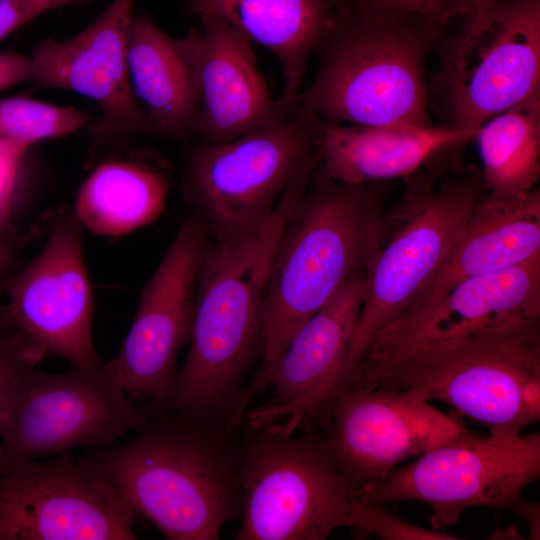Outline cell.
I'll return each mask as SVG.
<instances>
[{"label":"cell","instance_id":"cell-3","mask_svg":"<svg viewBox=\"0 0 540 540\" xmlns=\"http://www.w3.org/2000/svg\"><path fill=\"white\" fill-rule=\"evenodd\" d=\"M443 29L415 14L341 0L317 50L316 75L295 109L333 124L433 126L426 63Z\"/></svg>","mask_w":540,"mask_h":540},{"label":"cell","instance_id":"cell-24","mask_svg":"<svg viewBox=\"0 0 540 540\" xmlns=\"http://www.w3.org/2000/svg\"><path fill=\"white\" fill-rule=\"evenodd\" d=\"M168 182L141 163L107 161L83 183L75 204L81 225L104 236H120L155 221L165 207Z\"/></svg>","mask_w":540,"mask_h":540},{"label":"cell","instance_id":"cell-32","mask_svg":"<svg viewBox=\"0 0 540 540\" xmlns=\"http://www.w3.org/2000/svg\"><path fill=\"white\" fill-rule=\"evenodd\" d=\"M36 16L31 0H0V41Z\"/></svg>","mask_w":540,"mask_h":540},{"label":"cell","instance_id":"cell-19","mask_svg":"<svg viewBox=\"0 0 540 540\" xmlns=\"http://www.w3.org/2000/svg\"><path fill=\"white\" fill-rule=\"evenodd\" d=\"M193 29L200 87L194 134L218 144L287 120L292 113L273 99L250 41L228 24L199 19Z\"/></svg>","mask_w":540,"mask_h":540},{"label":"cell","instance_id":"cell-7","mask_svg":"<svg viewBox=\"0 0 540 540\" xmlns=\"http://www.w3.org/2000/svg\"><path fill=\"white\" fill-rule=\"evenodd\" d=\"M238 458V540H323L355 503L357 487L336 464L325 434L254 429Z\"/></svg>","mask_w":540,"mask_h":540},{"label":"cell","instance_id":"cell-29","mask_svg":"<svg viewBox=\"0 0 540 540\" xmlns=\"http://www.w3.org/2000/svg\"><path fill=\"white\" fill-rule=\"evenodd\" d=\"M31 146L0 138V236L17 235L12 222L20 169L25 153Z\"/></svg>","mask_w":540,"mask_h":540},{"label":"cell","instance_id":"cell-12","mask_svg":"<svg viewBox=\"0 0 540 540\" xmlns=\"http://www.w3.org/2000/svg\"><path fill=\"white\" fill-rule=\"evenodd\" d=\"M136 515L68 451L0 473V540H136Z\"/></svg>","mask_w":540,"mask_h":540},{"label":"cell","instance_id":"cell-18","mask_svg":"<svg viewBox=\"0 0 540 540\" xmlns=\"http://www.w3.org/2000/svg\"><path fill=\"white\" fill-rule=\"evenodd\" d=\"M539 319L540 257L464 280L395 320L375 337L351 380L425 345Z\"/></svg>","mask_w":540,"mask_h":540},{"label":"cell","instance_id":"cell-26","mask_svg":"<svg viewBox=\"0 0 540 540\" xmlns=\"http://www.w3.org/2000/svg\"><path fill=\"white\" fill-rule=\"evenodd\" d=\"M90 117L74 107L58 106L27 97L0 100V138L27 144L72 134Z\"/></svg>","mask_w":540,"mask_h":540},{"label":"cell","instance_id":"cell-33","mask_svg":"<svg viewBox=\"0 0 540 540\" xmlns=\"http://www.w3.org/2000/svg\"><path fill=\"white\" fill-rule=\"evenodd\" d=\"M30 79V57L15 52L0 53V91Z\"/></svg>","mask_w":540,"mask_h":540},{"label":"cell","instance_id":"cell-13","mask_svg":"<svg viewBox=\"0 0 540 540\" xmlns=\"http://www.w3.org/2000/svg\"><path fill=\"white\" fill-rule=\"evenodd\" d=\"M208 225L188 214L144 285L136 315L118 355L110 363L133 398L164 404L176 375L180 348L188 343Z\"/></svg>","mask_w":540,"mask_h":540},{"label":"cell","instance_id":"cell-20","mask_svg":"<svg viewBox=\"0 0 540 540\" xmlns=\"http://www.w3.org/2000/svg\"><path fill=\"white\" fill-rule=\"evenodd\" d=\"M477 129L364 127L321 120L315 180L370 184L407 178L434 156L473 140Z\"/></svg>","mask_w":540,"mask_h":540},{"label":"cell","instance_id":"cell-1","mask_svg":"<svg viewBox=\"0 0 540 540\" xmlns=\"http://www.w3.org/2000/svg\"><path fill=\"white\" fill-rule=\"evenodd\" d=\"M387 182L315 180L293 202L270 268L261 324V363L233 414L269 387L275 366L300 328L367 267L376 246Z\"/></svg>","mask_w":540,"mask_h":540},{"label":"cell","instance_id":"cell-9","mask_svg":"<svg viewBox=\"0 0 540 540\" xmlns=\"http://www.w3.org/2000/svg\"><path fill=\"white\" fill-rule=\"evenodd\" d=\"M320 123L295 109L282 123L194 151L185 189L215 236L266 219L298 178L314 173L321 157Z\"/></svg>","mask_w":540,"mask_h":540},{"label":"cell","instance_id":"cell-17","mask_svg":"<svg viewBox=\"0 0 540 540\" xmlns=\"http://www.w3.org/2000/svg\"><path fill=\"white\" fill-rule=\"evenodd\" d=\"M366 292V273L347 281L295 332L275 366L272 398L248 409L252 429L276 427L291 433L306 419L324 423L342 371Z\"/></svg>","mask_w":540,"mask_h":540},{"label":"cell","instance_id":"cell-25","mask_svg":"<svg viewBox=\"0 0 540 540\" xmlns=\"http://www.w3.org/2000/svg\"><path fill=\"white\" fill-rule=\"evenodd\" d=\"M474 139L489 194L519 195L536 188L540 177V89L479 126Z\"/></svg>","mask_w":540,"mask_h":540},{"label":"cell","instance_id":"cell-14","mask_svg":"<svg viewBox=\"0 0 540 540\" xmlns=\"http://www.w3.org/2000/svg\"><path fill=\"white\" fill-rule=\"evenodd\" d=\"M5 310L45 352L88 370L102 360L93 344V291L75 212L57 213L41 251L6 282Z\"/></svg>","mask_w":540,"mask_h":540},{"label":"cell","instance_id":"cell-34","mask_svg":"<svg viewBox=\"0 0 540 540\" xmlns=\"http://www.w3.org/2000/svg\"><path fill=\"white\" fill-rule=\"evenodd\" d=\"M500 0H448L440 16V24L445 25L453 18L474 15Z\"/></svg>","mask_w":540,"mask_h":540},{"label":"cell","instance_id":"cell-28","mask_svg":"<svg viewBox=\"0 0 540 540\" xmlns=\"http://www.w3.org/2000/svg\"><path fill=\"white\" fill-rule=\"evenodd\" d=\"M45 350L26 336L11 320L4 304H0V405L14 376L23 368L36 366ZM3 448L0 440V471Z\"/></svg>","mask_w":540,"mask_h":540},{"label":"cell","instance_id":"cell-6","mask_svg":"<svg viewBox=\"0 0 540 540\" xmlns=\"http://www.w3.org/2000/svg\"><path fill=\"white\" fill-rule=\"evenodd\" d=\"M484 190L476 173L439 186L424 175L407 177L401 199L382 220L337 393L349 384L378 333L408 313L444 268Z\"/></svg>","mask_w":540,"mask_h":540},{"label":"cell","instance_id":"cell-35","mask_svg":"<svg viewBox=\"0 0 540 540\" xmlns=\"http://www.w3.org/2000/svg\"><path fill=\"white\" fill-rule=\"evenodd\" d=\"M510 511L517 517L525 520L528 524V538L531 540L540 539V503L529 502L521 498L516 501L510 508Z\"/></svg>","mask_w":540,"mask_h":540},{"label":"cell","instance_id":"cell-22","mask_svg":"<svg viewBox=\"0 0 540 540\" xmlns=\"http://www.w3.org/2000/svg\"><path fill=\"white\" fill-rule=\"evenodd\" d=\"M538 257L540 190L511 196L482 195L444 268L409 312L433 302L464 280Z\"/></svg>","mask_w":540,"mask_h":540},{"label":"cell","instance_id":"cell-5","mask_svg":"<svg viewBox=\"0 0 540 540\" xmlns=\"http://www.w3.org/2000/svg\"><path fill=\"white\" fill-rule=\"evenodd\" d=\"M347 387L438 400L494 438H515L540 420V319L416 348L358 373Z\"/></svg>","mask_w":540,"mask_h":540},{"label":"cell","instance_id":"cell-4","mask_svg":"<svg viewBox=\"0 0 540 540\" xmlns=\"http://www.w3.org/2000/svg\"><path fill=\"white\" fill-rule=\"evenodd\" d=\"M146 414L132 440L93 448L78 463L166 539H219L224 524L241 512L238 459L200 423L156 406Z\"/></svg>","mask_w":540,"mask_h":540},{"label":"cell","instance_id":"cell-2","mask_svg":"<svg viewBox=\"0 0 540 540\" xmlns=\"http://www.w3.org/2000/svg\"><path fill=\"white\" fill-rule=\"evenodd\" d=\"M303 188L293 183L266 219L206 243L188 354L159 408L203 424L231 400L235 406L244 375L260 349L272 259Z\"/></svg>","mask_w":540,"mask_h":540},{"label":"cell","instance_id":"cell-8","mask_svg":"<svg viewBox=\"0 0 540 540\" xmlns=\"http://www.w3.org/2000/svg\"><path fill=\"white\" fill-rule=\"evenodd\" d=\"M110 363L88 370L46 373L21 369L0 405L1 471L75 447H108L139 432L146 411L135 407Z\"/></svg>","mask_w":540,"mask_h":540},{"label":"cell","instance_id":"cell-16","mask_svg":"<svg viewBox=\"0 0 540 540\" xmlns=\"http://www.w3.org/2000/svg\"><path fill=\"white\" fill-rule=\"evenodd\" d=\"M135 0H112L76 35L44 39L31 53V79L40 88L75 92L101 111L92 126L97 140L158 134L131 88L127 63L128 30Z\"/></svg>","mask_w":540,"mask_h":540},{"label":"cell","instance_id":"cell-11","mask_svg":"<svg viewBox=\"0 0 540 540\" xmlns=\"http://www.w3.org/2000/svg\"><path fill=\"white\" fill-rule=\"evenodd\" d=\"M540 477V433L502 440L465 430L396 467L385 478L358 488L357 501H420L429 523L441 530L472 507L508 509Z\"/></svg>","mask_w":540,"mask_h":540},{"label":"cell","instance_id":"cell-10","mask_svg":"<svg viewBox=\"0 0 540 540\" xmlns=\"http://www.w3.org/2000/svg\"><path fill=\"white\" fill-rule=\"evenodd\" d=\"M441 43L442 125L478 128L540 89V0H500Z\"/></svg>","mask_w":540,"mask_h":540},{"label":"cell","instance_id":"cell-30","mask_svg":"<svg viewBox=\"0 0 540 540\" xmlns=\"http://www.w3.org/2000/svg\"><path fill=\"white\" fill-rule=\"evenodd\" d=\"M363 6L415 14L440 24L448 0H355ZM441 25V24H440ZM443 26V25H441Z\"/></svg>","mask_w":540,"mask_h":540},{"label":"cell","instance_id":"cell-27","mask_svg":"<svg viewBox=\"0 0 540 540\" xmlns=\"http://www.w3.org/2000/svg\"><path fill=\"white\" fill-rule=\"evenodd\" d=\"M344 527L352 528L383 540H458L459 537L441 530L414 525L382 503L355 501L349 510Z\"/></svg>","mask_w":540,"mask_h":540},{"label":"cell","instance_id":"cell-37","mask_svg":"<svg viewBox=\"0 0 540 540\" xmlns=\"http://www.w3.org/2000/svg\"><path fill=\"white\" fill-rule=\"evenodd\" d=\"M492 536L494 537H490V539H495L499 536H502L500 537L501 539H523L515 526L507 527L505 531L503 529H497Z\"/></svg>","mask_w":540,"mask_h":540},{"label":"cell","instance_id":"cell-31","mask_svg":"<svg viewBox=\"0 0 540 540\" xmlns=\"http://www.w3.org/2000/svg\"><path fill=\"white\" fill-rule=\"evenodd\" d=\"M32 238L31 233L10 237L0 236V295L9 277L16 271L22 250Z\"/></svg>","mask_w":540,"mask_h":540},{"label":"cell","instance_id":"cell-36","mask_svg":"<svg viewBox=\"0 0 540 540\" xmlns=\"http://www.w3.org/2000/svg\"><path fill=\"white\" fill-rule=\"evenodd\" d=\"M80 0H31L33 8L37 16L41 13H44L50 9L61 7L64 5H69Z\"/></svg>","mask_w":540,"mask_h":540},{"label":"cell","instance_id":"cell-23","mask_svg":"<svg viewBox=\"0 0 540 540\" xmlns=\"http://www.w3.org/2000/svg\"><path fill=\"white\" fill-rule=\"evenodd\" d=\"M127 63L134 96L158 134H194L201 97L193 29L173 39L147 15L133 16Z\"/></svg>","mask_w":540,"mask_h":540},{"label":"cell","instance_id":"cell-15","mask_svg":"<svg viewBox=\"0 0 540 540\" xmlns=\"http://www.w3.org/2000/svg\"><path fill=\"white\" fill-rule=\"evenodd\" d=\"M323 424L336 464L357 489L467 430L461 418L429 401L385 388L343 389Z\"/></svg>","mask_w":540,"mask_h":540},{"label":"cell","instance_id":"cell-21","mask_svg":"<svg viewBox=\"0 0 540 540\" xmlns=\"http://www.w3.org/2000/svg\"><path fill=\"white\" fill-rule=\"evenodd\" d=\"M341 0H186L198 17L222 21L272 52L284 84L278 103L288 113L296 100L311 54L330 30Z\"/></svg>","mask_w":540,"mask_h":540}]
</instances>
